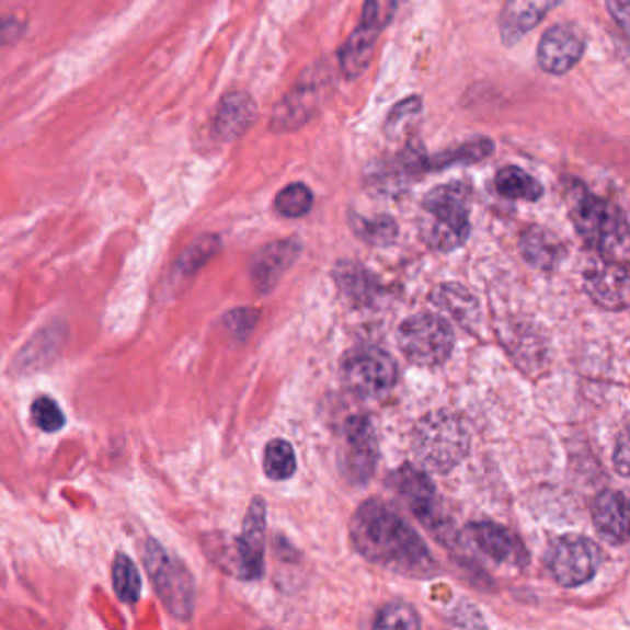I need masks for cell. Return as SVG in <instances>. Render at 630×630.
<instances>
[{
	"label": "cell",
	"instance_id": "cell-27",
	"mask_svg": "<svg viewBox=\"0 0 630 630\" xmlns=\"http://www.w3.org/2000/svg\"><path fill=\"white\" fill-rule=\"evenodd\" d=\"M263 466H265L266 478L272 481H287L295 476L296 471L295 449L282 438L272 440L266 446Z\"/></svg>",
	"mask_w": 630,
	"mask_h": 630
},
{
	"label": "cell",
	"instance_id": "cell-28",
	"mask_svg": "<svg viewBox=\"0 0 630 630\" xmlns=\"http://www.w3.org/2000/svg\"><path fill=\"white\" fill-rule=\"evenodd\" d=\"M312 202H314V196L306 183H290L277 193L274 209L282 217L300 218L311 211Z\"/></svg>",
	"mask_w": 630,
	"mask_h": 630
},
{
	"label": "cell",
	"instance_id": "cell-25",
	"mask_svg": "<svg viewBox=\"0 0 630 630\" xmlns=\"http://www.w3.org/2000/svg\"><path fill=\"white\" fill-rule=\"evenodd\" d=\"M494 152V142L490 139H476V141L465 142L459 147L449 148L446 152L438 153L435 158H427L425 169L431 171H444L454 165H468L486 160Z\"/></svg>",
	"mask_w": 630,
	"mask_h": 630
},
{
	"label": "cell",
	"instance_id": "cell-10",
	"mask_svg": "<svg viewBox=\"0 0 630 630\" xmlns=\"http://www.w3.org/2000/svg\"><path fill=\"white\" fill-rule=\"evenodd\" d=\"M603 562L599 546L586 537L568 535L549 548L546 564L557 583L575 588L594 579Z\"/></svg>",
	"mask_w": 630,
	"mask_h": 630
},
{
	"label": "cell",
	"instance_id": "cell-20",
	"mask_svg": "<svg viewBox=\"0 0 630 630\" xmlns=\"http://www.w3.org/2000/svg\"><path fill=\"white\" fill-rule=\"evenodd\" d=\"M595 530L605 542L623 546L629 540V503L623 492L603 490L592 507Z\"/></svg>",
	"mask_w": 630,
	"mask_h": 630
},
{
	"label": "cell",
	"instance_id": "cell-35",
	"mask_svg": "<svg viewBox=\"0 0 630 630\" xmlns=\"http://www.w3.org/2000/svg\"><path fill=\"white\" fill-rule=\"evenodd\" d=\"M257 319V312L250 311V309H239L228 314L225 319V324L230 328L231 333H239V335H247L248 331L252 330Z\"/></svg>",
	"mask_w": 630,
	"mask_h": 630
},
{
	"label": "cell",
	"instance_id": "cell-14",
	"mask_svg": "<svg viewBox=\"0 0 630 630\" xmlns=\"http://www.w3.org/2000/svg\"><path fill=\"white\" fill-rule=\"evenodd\" d=\"M586 50V39L575 24H557L549 28L538 45V66L554 77H562L577 66Z\"/></svg>",
	"mask_w": 630,
	"mask_h": 630
},
{
	"label": "cell",
	"instance_id": "cell-19",
	"mask_svg": "<svg viewBox=\"0 0 630 630\" xmlns=\"http://www.w3.org/2000/svg\"><path fill=\"white\" fill-rule=\"evenodd\" d=\"M473 543L479 551H483L489 559L503 565H524L527 562V553L518 538L503 525L492 522H478L468 527Z\"/></svg>",
	"mask_w": 630,
	"mask_h": 630
},
{
	"label": "cell",
	"instance_id": "cell-33",
	"mask_svg": "<svg viewBox=\"0 0 630 630\" xmlns=\"http://www.w3.org/2000/svg\"><path fill=\"white\" fill-rule=\"evenodd\" d=\"M32 420L34 424L42 431H47V433H56V431L61 429L66 425V416L61 413L58 403L53 400V398H37L34 403H32Z\"/></svg>",
	"mask_w": 630,
	"mask_h": 630
},
{
	"label": "cell",
	"instance_id": "cell-26",
	"mask_svg": "<svg viewBox=\"0 0 630 630\" xmlns=\"http://www.w3.org/2000/svg\"><path fill=\"white\" fill-rule=\"evenodd\" d=\"M350 225H352L355 236L371 247H389L398 237V225H396L394 218H390L389 215L365 218L357 213H352Z\"/></svg>",
	"mask_w": 630,
	"mask_h": 630
},
{
	"label": "cell",
	"instance_id": "cell-29",
	"mask_svg": "<svg viewBox=\"0 0 630 630\" xmlns=\"http://www.w3.org/2000/svg\"><path fill=\"white\" fill-rule=\"evenodd\" d=\"M113 586L124 603H136L141 595V575L126 554H117L113 562Z\"/></svg>",
	"mask_w": 630,
	"mask_h": 630
},
{
	"label": "cell",
	"instance_id": "cell-6",
	"mask_svg": "<svg viewBox=\"0 0 630 630\" xmlns=\"http://www.w3.org/2000/svg\"><path fill=\"white\" fill-rule=\"evenodd\" d=\"M331 91V77L324 64L309 67L295 88L277 102L272 112L271 130L283 134L301 128L324 104Z\"/></svg>",
	"mask_w": 630,
	"mask_h": 630
},
{
	"label": "cell",
	"instance_id": "cell-18",
	"mask_svg": "<svg viewBox=\"0 0 630 630\" xmlns=\"http://www.w3.org/2000/svg\"><path fill=\"white\" fill-rule=\"evenodd\" d=\"M557 4L559 0H507L500 15L501 42L514 47L530 30L537 28Z\"/></svg>",
	"mask_w": 630,
	"mask_h": 630
},
{
	"label": "cell",
	"instance_id": "cell-34",
	"mask_svg": "<svg viewBox=\"0 0 630 630\" xmlns=\"http://www.w3.org/2000/svg\"><path fill=\"white\" fill-rule=\"evenodd\" d=\"M24 30H26V24L19 18H13V15L0 18V48L10 47L19 42L23 37Z\"/></svg>",
	"mask_w": 630,
	"mask_h": 630
},
{
	"label": "cell",
	"instance_id": "cell-15",
	"mask_svg": "<svg viewBox=\"0 0 630 630\" xmlns=\"http://www.w3.org/2000/svg\"><path fill=\"white\" fill-rule=\"evenodd\" d=\"M584 287L589 298L608 311L629 307V274L618 261L602 260L584 272Z\"/></svg>",
	"mask_w": 630,
	"mask_h": 630
},
{
	"label": "cell",
	"instance_id": "cell-2",
	"mask_svg": "<svg viewBox=\"0 0 630 630\" xmlns=\"http://www.w3.org/2000/svg\"><path fill=\"white\" fill-rule=\"evenodd\" d=\"M565 198L573 226L589 248H594L605 260L616 257L618 261L619 255L627 257L629 226L618 206L592 195L577 180L565 183Z\"/></svg>",
	"mask_w": 630,
	"mask_h": 630
},
{
	"label": "cell",
	"instance_id": "cell-7",
	"mask_svg": "<svg viewBox=\"0 0 630 630\" xmlns=\"http://www.w3.org/2000/svg\"><path fill=\"white\" fill-rule=\"evenodd\" d=\"M398 342L413 365L433 368L449 359L455 339L451 325L443 317L420 312L401 324Z\"/></svg>",
	"mask_w": 630,
	"mask_h": 630
},
{
	"label": "cell",
	"instance_id": "cell-37",
	"mask_svg": "<svg viewBox=\"0 0 630 630\" xmlns=\"http://www.w3.org/2000/svg\"><path fill=\"white\" fill-rule=\"evenodd\" d=\"M607 8L616 24L627 34L629 32V0H607Z\"/></svg>",
	"mask_w": 630,
	"mask_h": 630
},
{
	"label": "cell",
	"instance_id": "cell-13",
	"mask_svg": "<svg viewBox=\"0 0 630 630\" xmlns=\"http://www.w3.org/2000/svg\"><path fill=\"white\" fill-rule=\"evenodd\" d=\"M379 459L376 431L366 416H352L344 425L342 470L352 483H366L376 470Z\"/></svg>",
	"mask_w": 630,
	"mask_h": 630
},
{
	"label": "cell",
	"instance_id": "cell-3",
	"mask_svg": "<svg viewBox=\"0 0 630 630\" xmlns=\"http://www.w3.org/2000/svg\"><path fill=\"white\" fill-rule=\"evenodd\" d=\"M420 236L436 252H454L470 236V191L465 183L431 188L422 202Z\"/></svg>",
	"mask_w": 630,
	"mask_h": 630
},
{
	"label": "cell",
	"instance_id": "cell-30",
	"mask_svg": "<svg viewBox=\"0 0 630 630\" xmlns=\"http://www.w3.org/2000/svg\"><path fill=\"white\" fill-rule=\"evenodd\" d=\"M422 113V101L419 96H411V99H405L401 101L400 104H396L394 110L389 113L387 117V123H385V134L389 139H398V137H403L411 126H413L414 121L420 117Z\"/></svg>",
	"mask_w": 630,
	"mask_h": 630
},
{
	"label": "cell",
	"instance_id": "cell-23",
	"mask_svg": "<svg viewBox=\"0 0 630 630\" xmlns=\"http://www.w3.org/2000/svg\"><path fill=\"white\" fill-rule=\"evenodd\" d=\"M333 277L342 293L348 296V300L359 306L370 303L379 290L376 274H371L370 271H366L365 266L357 265L354 261L339 263L333 271Z\"/></svg>",
	"mask_w": 630,
	"mask_h": 630
},
{
	"label": "cell",
	"instance_id": "cell-1",
	"mask_svg": "<svg viewBox=\"0 0 630 630\" xmlns=\"http://www.w3.org/2000/svg\"><path fill=\"white\" fill-rule=\"evenodd\" d=\"M354 548L366 560L403 577L429 579L436 564L419 532L381 500H368L350 524Z\"/></svg>",
	"mask_w": 630,
	"mask_h": 630
},
{
	"label": "cell",
	"instance_id": "cell-8",
	"mask_svg": "<svg viewBox=\"0 0 630 630\" xmlns=\"http://www.w3.org/2000/svg\"><path fill=\"white\" fill-rule=\"evenodd\" d=\"M396 0H366L363 18L339 50L341 71L348 80L359 78L370 66L376 43L394 19Z\"/></svg>",
	"mask_w": 630,
	"mask_h": 630
},
{
	"label": "cell",
	"instance_id": "cell-11",
	"mask_svg": "<svg viewBox=\"0 0 630 630\" xmlns=\"http://www.w3.org/2000/svg\"><path fill=\"white\" fill-rule=\"evenodd\" d=\"M390 486L400 495L406 508L435 535L444 538L446 524L440 514V500L435 484L425 471L411 465H403L390 476Z\"/></svg>",
	"mask_w": 630,
	"mask_h": 630
},
{
	"label": "cell",
	"instance_id": "cell-21",
	"mask_svg": "<svg viewBox=\"0 0 630 630\" xmlns=\"http://www.w3.org/2000/svg\"><path fill=\"white\" fill-rule=\"evenodd\" d=\"M519 248L525 261L540 271H551L559 265L565 254L564 244L559 241V237H554L551 231L540 226L525 230Z\"/></svg>",
	"mask_w": 630,
	"mask_h": 630
},
{
	"label": "cell",
	"instance_id": "cell-17",
	"mask_svg": "<svg viewBox=\"0 0 630 630\" xmlns=\"http://www.w3.org/2000/svg\"><path fill=\"white\" fill-rule=\"evenodd\" d=\"M300 254L301 242L298 239H283L261 248L250 263V276L257 290L268 293L274 289Z\"/></svg>",
	"mask_w": 630,
	"mask_h": 630
},
{
	"label": "cell",
	"instance_id": "cell-5",
	"mask_svg": "<svg viewBox=\"0 0 630 630\" xmlns=\"http://www.w3.org/2000/svg\"><path fill=\"white\" fill-rule=\"evenodd\" d=\"M145 565L161 603L176 619H188L195 605V583L187 568L172 559L156 540L145 546Z\"/></svg>",
	"mask_w": 630,
	"mask_h": 630
},
{
	"label": "cell",
	"instance_id": "cell-36",
	"mask_svg": "<svg viewBox=\"0 0 630 630\" xmlns=\"http://www.w3.org/2000/svg\"><path fill=\"white\" fill-rule=\"evenodd\" d=\"M614 466H616V471L621 473L623 478L629 476V436H627V431H623V435L619 436L618 444H616Z\"/></svg>",
	"mask_w": 630,
	"mask_h": 630
},
{
	"label": "cell",
	"instance_id": "cell-12",
	"mask_svg": "<svg viewBox=\"0 0 630 630\" xmlns=\"http://www.w3.org/2000/svg\"><path fill=\"white\" fill-rule=\"evenodd\" d=\"M266 503L255 497L248 507L247 518L242 522L241 537L233 543L231 570L248 581L263 575V554H265Z\"/></svg>",
	"mask_w": 630,
	"mask_h": 630
},
{
	"label": "cell",
	"instance_id": "cell-22",
	"mask_svg": "<svg viewBox=\"0 0 630 630\" xmlns=\"http://www.w3.org/2000/svg\"><path fill=\"white\" fill-rule=\"evenodd\" d=\"M431 300L443 311L448 312L451 319L457 320L465 328H473L481 319L479 301L470 290L465 289L459 283H443L431 295Z\"/></svg>",
	"mask_w": 630,
	"mask_h": 630
},
{
	"label": "cell",
	"instance_id": "cell-16",
	"mask_svg": "<svg viewBox=\"0 0 630 630\" xmlns=\"http://www.w3.org/2000/svg\"><path fill=\"white\" fill-rule=\"evenodd\" d=\"M257 118V104L244 91H230L218 101L213 117V134L218 141L233 142L241 139Z\"/></svg>",
	"mask_w": 630,
	"mask_h": 630
},
{
	"label": "cell",
	"instance_id": "cell-31",
	"mask_svg": "<svg viewBox=\"0 0 630 630\" xmlns=\"http://www.w3.org/2000/svg\"><path fill=\"white\" fill-rule=\"evenodd\" d=\"M420 616L411 605L406 603H390L377 614L376 629H420Z\"/></svg>",
	"mask_w": 630,
	"mask_h": 630
},
{
	"label": "cell",
	"instance_id": "cell-9",
	"mask_svg": "<svg viewBox=\"0 0 630 630\" xmlns=\"http://www.w3.org/2000/svg\"><path fill=\"white\" fill-rule=\"evenodd\" d=\"M398 368L385 350L365 346L352 350L342 363V379L359 398H379L396 383Z\"/></svg>",
	"mask_w": 630,
	"mask_h": 630
},
{
	"label": "cell",
	"instance_id": "cell-32",
	"mask_svg": "<svg viewBox=\"0 0 630 630\" xmlns=\"http://www.w3.org/2000/svg\"><path fill=\"white\" fill-rule=\"evenodd\" d=\"M220 250V239L217 236H202L196 239L191 247L183 252L182 257L177 261V266L183 274H193L201 266L206 265L213 255Z\"/></svg>",
	"mask_w": 630,
	"mask_h": 630
},
{
	"label": "cell",
	"instance_id": "cell-4",
	"mask_svg": "<svg viewBox=\"0 0 630 630\" xmlns=\"http://www.w3.org/2000/svg\"><path fill=\"white\" fill-rule=\"evenodd\" d=\"M413 449L427 470L448 473L465 460L470 435L460 416L443 409L420 420L414 427Z\"/></svg>",
	"mask_w": 630,
	"mask_h": 630
},
{
	"label": "cell",
	"instance_id": "cell-24",
	"mask_svg": "<svg viewBox=\"0 0 630 630\" xmlns=\"http://www.w3.org/2000/svg\"><path fill=\"white\" fill-rule=\"evenodd\" d=\"M494 183L495 191L508 201L537 202L543 196L542 185L519 167L501 169Z\"/></svg>",
	"mask_w": 630,
	"mask_h": 630
}]
</instances>
